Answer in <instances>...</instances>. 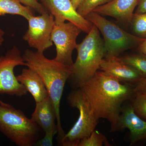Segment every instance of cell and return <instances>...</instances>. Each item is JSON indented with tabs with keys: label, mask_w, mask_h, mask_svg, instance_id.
Segmentation results:
<instances>
[{
	"label": "cell",
	"mask_w": 146,
	"mask_h": 146,
	"mask_svg": "<svg viewBox=\"0 0 146 146\" xmlns=\"http://www.w3.org/2000/svg\"><path fill=\"white\" fill-rule=\"evenodd\" d=\"M48 13L54 18L55 24L65 23L66 21L74 24L82 31L88 33L93 25L78 12L71 0H41Z\"/></svg>",
	"instance_id": "30bf717a"
},
{
	"label": "cell",
	"mask_w": 146,
	"mask_h": 146,
	"mask_svg": "<svg viewBox=\"0 0 146 146\" xmlns=\"http://www.w3.org/2000/svg\"><path fill=\"white\" fill-rule=\"evenodd\" d=\"M138 50L140 54L146 56V38L144 39L143 42L139 45Z\"/></svg>",
	"instance_id": "484cf974"
},
{
	"label": "cell",
	"mask_w": 146,
	"mask_h": 146,
	"mask_svg": "<svg viewBox=\"0 0 146 146\" xmlns=\"http://www.w3.org/2000/svg\"><path fill=\"white\" fill-rule=\"evenodd\" d=\"M138 0H112L100 6L93 11L111 16L123 24L131 23Z\"/></svg>",
	"instance_id": "7c38bea8"
},
{
	"label": "cell",
	"mask_w": 146,
	"mask_h": 146,
	"mask_svg": "<svg viewBox=\"0 0 146 146\" xmlns=\"http://www.w3.org/2000/svg\"><path fill=\"white\" fill-rule=\"evenodd\" d=\"M24 5L31 7L36 11L40 14L48 12L45 9L44 6L40 3L37 0H19Z\"/></svg>",
	"instance_id": "603a6c76"
},
{
	"label": "cell",
	"mask_w": 146,
	"mask_h": 146,
	"mask_svg": "<svg viewBox=\"0 0 146 146\" xmlns=\"http://www.w3.org/2000/svg\"><path fill=\"white\" fill-rule=\"evenodd\" d=\"M57 132V130H55L45 133L44 136L36 142L35 146H52L54 137Z\"/></svg>",
	"instance_id": "7402d4cb"
},
{
	"label": "cell",
	"mask_w": 146,
	"mask_h": 146,
	"mask_svg": "<svg viewBox=\"0 0 146 146\" xmlns=\"http://www.w3.org/2000/svg\"><path fill=\"white\" fill-rule=\"evenodd\" d=\"M0 131L18 146H33L44 132L24 112L0 100Z\"/></svg>",
	"instance_id": "277c9868"
},
{
	"label": "cell",
	"mask_w": 146,
	"mask_h": 146,
	"mask_svg": "<svg viewBox=\"0 0 146 146\" xmlns=\"http://www.w3.org/2000/svg\"><path fill=\"white\" fill-rule=\"evenodd\" d=\"M45 133L57 130L56 115L49 97L44 100L36 103L35 109L31 118Z\"/></svg>",
	"instance_id": "4fadbf2b"
},
{
	"label": "cell",
	"mask_w": 146,
	"mask_h": 146,
	"mask_svg": "<svg viewBox=\"0 0 146 146\" xmlns=\"http://www.w3.org/2000/svg\"><path fill=\"white\" fill-rule=\"evenodd\" d=\"M110 146L105 136L99 131L94 130L87 138L80 141L78 146Z\"/></svg>",
	"instance_id": "d6986e66"
},
{
	"label": "cell",
	"mask_w": 146,
	"mask_h": 146,
	"mask_svg": "<svg viewBox=\"0 0 146 146\" xmlns=\"http://www.w3.org/2000/svg\"><path fill=\"white\" fill-rule=\"evenodd\" d=\"M79 88L96 117L107 120L111 131L118 130L123 103L135 95L134 85L123 83L100 70Z\"/></svg>",
	"instance_id": "6da1fadb"
},
{
	"label": "cell",
	"mask_w": 146,
	"mask_h": 146,
	"mask_svg": "<svg viewBox=\"0 0 146 146\" xmlns=\"http://www.w3.org/2000/svg\"><path fill=\"white\" fill-rule=\"evenodd\" d=\"M5 34V33L3 30L0 29V47L2 45L4 41V36Z\"/></svg>",
	"instance_id": "83f0119b"
},
{
	"label": "cell",
	"mask_w": 146,
	"mask_h": 146,
	"mask_svg": "<svg viewBox=\"0 0 146 146\" xmlns=\"http://www.w3.org/2000/svg\"><path fill=\"white\" fill-rule=\"evenodd\" d=\"M112 0H83L77 9L78 12L85 18L98 7L106 4Z\"/></svg>",
	"instance_id": "44dd1931"
},
{
	"label": "cell",
	"mask_w": 146,
	"mask_h": 146,
	"mask_svg": "<svg viewBox=\"0 0 146 146\" xmlns=\"http://www.w3.org/2000/svg\"><path fill=\"white\" fill-rule=\"evenodd\" d=\"M135 13H146V0H138Z\"/></svg>",
	"instance_id": "cb8c5ba5"
},
{
	"label": "cell",
	"mask_w": 146,
	"mask_h": 146,
	"mask_svg": "<svg viewBox=\"0 0 146 146\" xmlns=\"http://www.w3.org/2000/svg\"><path fill=\"white\" fill-rule=\"evenodd\" d=\"M68 100L71 107L78 110L79 116L70 130L58 141V144L62 146H78L82 140L90 136L95 130L99 119L79 88L70 93Z\"/></svg>",
	"instance_id": "8992f818"
},
{
	"label": "cell",
	"mask_w": 146,
	"mask_h": 146,
	"mask_svg": "<svg viewBox=\"0 0 146 146\" xmlns=\"http://www.w3.org/2000/svg\"><path fill=\"white\" fill-rule=\"evenodd\" d=\"M19 65L26 66V63L21 51L16 46L0 56V94L22 97L27 94L25 86L14 74V68Z\"/></svg>",
	"instance_id": "52a82bcc"
},
{
	"label": "cell",
	"mask_w": 146,
	"mask_h": 146,
	"mask_svg": "<svg viewBox=\"0 0 146 146\" xmlns=\"http://www.w3.org/2000/svg\"><path fill=\"white\" fill-rule=\"evenodd\" d=\"M127 128L130 132L129 140L131 143L146 139V121L136 115H131L128 120Z\"/></svg>",
	"instance_id": "2e32d148"
},
{
	"label": "cell",
	"mask_w": 146,
	"mask_h": 146,
	"mask_svg": "<svg viewBox=\"0 0 146 146\" xmlns=\"http://www.w3.org/2000/svg\"><path fill=\"white\" fill-rule=\"evenodd\" d=\"M23 56L27 67L39 75L46 86L56 115L58 140L59 141L65 134L60 120V101L65 83L72 74V66L65 65L54 59H49L44 53L30 50H25Z\"/></svg>",
	"instance_id": "7a4b0ae2"
},
{
	"label": "cell",
	"mask_w": 146,
	"mask_h": 146,
	"mask_svg": "<svg viewBox=\"0 0 146 146\" xmlns=\"http://www.w3.org/2000/svg\"><path fill=\"white\" fill-rule=\"evenodd\" d=\"M18 15L28 20L34 16L33 9L24 5L19 0H0V16Z\"/></svg>",
	"instance_id": "9a60e30c"
},
{
	"label": "cell",
	"mask_w": 146,
	"mask_h": 146,
	"mask_svg": "<svg viewBox=\"0 0 146 146\" xmlns=\"http://www.w3.org/2000/svg\"><path fill=\"white\" fill-rule=\"evenodd\" d=\"M83 0H71L73 5L76 9H77Z\"/></svg>",
	"instance_id": "4316f807"
},
{
	"label": "cell",
	"mask_w": 146,
	"mask_h": 146,
	"mask_svg": "<svg viewBox=\"0 0 146 146\" xmlns=\"http://www.w3.org/2000/svg\"><path fill=\"white\" fill-rule=\"evenodd\" d=\"M82 31L79 28L71 22L55 24L51 36L56 48L55 60L65 65L72 66L73 52L76 49V39Z\"/></svg>",
	"instance_id": "9c48e42d"
},
{
	"label": "cell",
	"mask_w": 146,
	"mask_h": 146,
	"mask_svg": "<svg viewBox=\"0 0 146 146\" xmlns=\"http://www.w3.org/2000/svg\"><path fill=\"white\" fill-rule=\"evenodd\" d=\"M126 64L138 71L144 77H146V56L141 54L126 55L119 57Z\"/></svg>",
	"instance_id": "e0dca14e"
},
{
	"label": "cell",
	"mask_w": 146,
	"mask_h": 146,
	"mask_svg": "<svg viewBox=\"0 0 146 146\" xmlns=\"http://www.w3.org/2000/svg\"><path fill=\"white\" fill-rule=\"evenodd\" d=\"M136 90L138 92L146 94V77H144L136 84Z\"/></svg>",
	"instance_id": "d4e9b609"
},
{
	"label": "cell",
	"mask_w": 146,
	"mask_h": 146,
	"mask_svg": "<svg viewBox=\"0 0 146 146\" xmlns=\"http://www.w3.org/2000/svg\"><path fill=\"white\" fill-rule=\"evenodd\" d=\"M77 56L72 65L70 77L76 88L80 87L99 70L102 60L105 57V50L100 32L93 25L83 41L78 44Z\"/></svg>",
	"instance_id": "3957f363"
},
{
	"label": "cell",
	"mask_w": 146,
	"mask_h": 146,
	"mask_svg": "<svg viewBox=\"0 0 146 146\" xmlns=\"http://www.w3.org/2000/svg\"><path fill=\"white\" fill-rule=\"evenodd\" d=\"M27 21L28 29L23 39L30 47L44 53L53 45L51 36L55 25L54 18L46 12L40 16H31Z\"/></svg>",
	"instance_id": "ba28073f"
},
{
	"label": "cell",
	"mask_w": 146,
	"mask_h": 146,
	"mask_svg": "<svg viewBox=\"0 0 146 146\" xmlns=\"http://www.w3.org/2000/svg\"><path fill=\"white\" fill-rule=\"evenodd\" d=\"M133 31L137 36L146 38V13H133L131 23Z\"/></svg>",
	"instance_id": "ffe728a7"
},
{
	"label": "cell",
	"mask_w": 146,
	"mask_h": 146,
	"mask_svg": "<svg viewBox=\"0 0 146 146\" xmlns=\"http://www.w3.org/2000/svg\"><path fill=\"white\" fill-rule=\"evenodd\" d=\"M131 101V105L134 112L138 117L146 121V94L135 93Z\"/></svg>",
	"instance_id": "ac0fdd59"
},
{
	"label": "cell",
	"mask_w": 146,
	"mask_h": 146,
	"mask_svg": "<svg viewBox=\"0 0 146 146\" xmlns=\"http://www.w3.org/2000/svg\"><path fill=\"white\" fill-rule=\"evenodd\" d=\"M99 70L123 83L134 84L144 78L138 71L123 62L119 56L104 58Z\"/></svg>",
	"instance_id": "8fae6325"
},
{
	"label": "cell",
	"mask_w": 146,
	"mask_h": 146,
	"mask_svg": "<svg viewBox=\"0 0 146 146\" xmlns=\"http://www.w3.org/2000/svg\"><path fill=\"white\" fill-rule=\"evenodd\" d=\"M85 18L96 27L103 36L105 58L118 56L125 51L139 46L145 39L129 33L94 11Z\"/></svg>",
	"instance_id": "5b68a950"
},
{
	"label": "cell",
	"mask_w": 146,
	"mask_h": 146,
	"mask_svg": "<svg viewBox=\"0 0 146 146\" xmlns=\"http://www.w3.org/2000/svg\"><path fill=\"white\" fill-rule=\"evenodd\" d=\"M27 68H24L16 78L31 94L35 102H39L49 97L48 91L39 75L34 70Z\"/></svg>",
	"instance_id": "5bb4252c"
}]
</instances>
